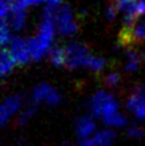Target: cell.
<instances>
[{"instance_id":"obj_23","label":"cell","mask_w":145,"mask_h":146,"mask_svg":"<svg viewBox=\"0 0 145 146\" xmlns=\"http://www.w3.org/2000/svg\"><path fill=\"white\" fill-rule=\"evenodd\" d=\"M49 1H50V4H51V5H55V4L58 3L59 0H49Z\"/></svg>"},{"instance_id":"obj_15","label":"cell","mask_w":145,"mask_h":146,"mask_svg":"<svg viewBox=\"0 0 145 146\" xmlns=\"http://www.w3.org/2000/svg\"><path fill=\"white\" fill-rule=\"evenodd\" d=\"M35 111H36V105H34V104H32L30 106H28L27 109H25L18 117V124L19 126H23V124L27 123L29 121V118L35 113Z\"/></svg>"},{"instance_id":"obj_4","label":"cell","mask_w":145,"mask_h":146,"mask_svg":"<svg viewBox=\"0 0 145 146\" xmlns=\"http://www.w3.org/2000/svg\"><path fill=\"white\" fill-rule=\"evenodd\" d=\"M30 102L34 105H38L39 103H46L47 105L55 106L61 103V96L58 92L55 91L53 87L47 83H39L32 92Z\"/></svg>"},{"instance_id":"obj_19","label":"cell","mask_w":145,"mask_h":146,"mask_svg":"<svg viewBox=\"0 0 145 146\" xmlns=\"http://www.w3.org/2000/svg\"><path fill=\"white\" fill-rule=\"evenodd\" d=\"M105 85L109 86V87H114L116 86L118 81H120V76H118V74H116V72H110V74H108L105 76Z\"/></svg>"},{"instance_id":"obj_17","label":"cell","mask_w":145,"mask_h":146,"mask_svg":"<svg viewBox=\"0 0 145 146\" xmlns=\"http://www.w3.org/2000/svg\"><path fill=\"white\" fill-rule=\"evenodd\" d=\"M11 12V5L10 0H0V13H1V19H6L7 15Z\"/></svg>"},{"instance_id":"obj_2","label":"cell","mask_w":145,"mask_h":146,"mask_svg":"<svg viewBox=\"0 0 145 146\" xmlns=\"http://www.w3.org/2000/svg\"><path fill=\"white\" fill-rule=\"evenodd\" d=\"M67 54V66L68 68H77L85 66L88 68L93 56L88 52L85 45L79 42H70L65 46Z\"/></svg>"},{"instance_id":"obj_14","label":"cell","mask_w":145,"mask_h":146,"mask_svg":"<svg viewBox=\"0 0 145 146\" xmlns=\"http://www.w3.org/2000/svg\"><path fill=\"white\" fill-rule=\"evenodd\" d=\"M103 122H104L106 126H110V127H123L126 124V118L122 116L121 113H115V115H111L106 118H103Z\"/></svg>"},{"instance_id":"obj_8","label":"cell","mask_w":145,"mask_h":146,"mask_svg":"<svg viewBox=\"0 0 145 146\" xmlns=\"http://www.w3.org/2000/svg\"><path fill=\"white\" fill-rule=\"evenodd\" d=\"M96 130V123L93 121V118L90 116H84L81 117L76 123V133L81 139L88 138Z\"/></svg>"},{"instance_id":"obj_6","label":"cell","mask_w":145,"mask_h":146,"mask_svg":"<svg viewBox=\"0 0 145 146\" xmlns=\"http://www.w3.org/2000/svg\"><path fill=\"white\" fill-rule=\"evenodd\" d=\"M21 104H22V97L19 94L9 96L7 98L4 99L1 108H0V121H1V124H5L7 122L10 116H12L19 109Z\"/></svg>"},{"instance_id":"obj_3","label":"cell","mask_w":145,"mask_h":146,"mask_svg":"<svg viewBox=\"0 0 145 146\" xmlns=\"http://www.w3.org/2000/svg\"><path fill=\"white\" fill-rule=\"evenodd\" d=\"M55 25L63 35H71L77 30V23L74 21L72 12L68 6H59L55 10Z\"/></svg>"},{"instance_id":"obj_5","label":"cell","mask_w":145,"mask_h":146,"mask_svg":"<svg viewBox=\"0 0 145 146\" xmlns=\"http://www.w3.org/2000/svg\"><path fill=\"white\" fill-rule=\"evenodd\" d=\"M10 53L13 57L16 64L23 65L32 59V53L29 48V41L28 39H21V38H13L10 41Z\"/></svg>"},{"instance_id":"obj_11","label":"cell","mask_w":145,"mask_h":146,"mask_svg":"<svg viewBox=\"0 0 145 146\" xmlns=\"http://www.w3.org/2000/svg\"><path fill=\"white\" fill-rule=\"evenodd\" d=\"M16 65L13 57L10 53V51L7 48H3L1 52V63H0V69H1V76H6L7 72L11 71L12 66Z\"/></svg>"},{"instance_id":"obj_20","label":"cell","mask_w":145,"mask_h":146,"mask_svg":"<svg viewBox=\"0 0 145 146\" xmlns=\"http://www.w3.org/2000/svg\"><path fill=\"white\" fill-rule=\"evenodd\" d=\"M118 11H117V9L115 7V5H114L112 3L111 4H109V6H108V9H106V17L110 19V21H112L114 18L116 17V13H117Z\"/></svg>"},{"instance_id":"obj_9","label":"cell","mask_w":145,"mask_h":146,"mask_svg":"<svg viewBox=\"0 0 145 146\" xmlns=\"http://www.w3.org/2000/svg\"><path fill=\"white\" fill-rule=\"evenodd\" d=\"M116 138V134L111 129H103L97 132L93 137V140L96 143V146H110Z\"/></svg>"},{"instance_id":"obj_13","label":"cell","mask_w":145,"mask_h":146,"mask_svg":"<svg viewBox=\"0 0 145 146\" xmlns=\"http://www.w3.org/2000/svg\"><path fill=\"white\" fill-rule=\"evenodd\" d=\"M140 56L137 51L134 50H128L127 51V63H126V66H125V70L126 71H134L138 69L139 64H140Z\"/></svg>"},{"instance_id":"obj_7","label":"cell","mask_w":145,"mask_h":146,"mask_svg":"<svg viewBox=\"0 0 145 146\" xmlns=\"http://www.w3.org/2000/svg\"><path fill=\"white\" fill-rule=\"evenodd\" d=\"M126 106L129 111H132L138 118H145V99L139 94L138 92L133 93L132 96H129L127 99Z\"/></svg>"},{"instance_id":"obj_1","label":"cell","mask_w":145,"mask_h":146,"mask_svg":"<svg viewBox=\"0 0 145 146\" xmlns=\"http://www.w3.org/2000/svg\"><path fill=\"white\" fill-rule=\"evenodd\" d=\"M90 109L94 116L106 118L117 113V102L104 91H98L90 100Z\"/></svg>"},{"instance_id":"obj_24","label":"cell","mask_w":145,"mask_h":146,"mask_svg":"<svg viewBox=\"0 0 145 146\" xmlns=\"http://www.w3.org/2000/svg\"><path fill=\"white\" fill-rule=\"evenodd\" d=\"M61 146H71V145H70L69 143H63V144H62Z\"/></svg>"},{"instance_id":"obj_18","label":"cell","mask_w":145,"mask_h":146,"mask_svg":"<svg viewBox=\"0 0 145 146\" xmlns=\"http://www.w3.org/2000/svg\"><path fill=\"white\" fill-rule=\"evenodd\" d=\"M127 135L129 138H136L139 139L144 135V129L140 128L139 126H133V127H129L127 130Z\"/></svg>"},{"instance_id":"obj_16","label":"cell","mask_w":145,"mask_h":146,"mask_svg":"<svg viewBox=\"0 0 145 146\" xmlns=\"http://www.w3.org/2000/svg\"><path fill=\"white\" fill-rule=\"evenodd\" d=\"M9 23H7V18L6 19H1V35H0V39H1V45L4 46L5 48V45L7 42L11 41V33H10V29H9Z\"/></svg>"},{"instance_id":"obj_10","label":"cell","mask_w":145,"mask_h":146,"mask_svg":"<svg viewBox=\"0 0 145 146\" xmlns=\"http://www.w3.org/2000/svg\"><path fill=\"white\" fill-rule=\"evenodd\" d=\"M50 60L55 66H63L67 65V54L64 47H57L50 51Z\"/></svg>"},{"instance_id":"obj_21","label":"cell","mask_w":145,"mask_h":146,"mask_svg":"<svg viewBox=\"0 0 145 146\" xmlns=\"http://www.w3.org/2000/svg\"><path fill=\"white\" fill-rule=\"evenodd\" d=\"M79 146H96V143L93 138H85V139H80Z\"/></svg>"},{"instance_id":"obj_12","label":"cell","mask_w":145,"mask_h":146,"mask_svg":"<svg viewBox=\"0 0 145 146\" xmlns=\"http://www.w3.org/2000/svg\"><path fill=\"white\" fill-rule=\"evenodd\" d=\"M25 11H11L9 25L15 30H21L25 24Z\"/></svg>"},{"instance_id":"obj_22","label":"cell","mask_w":145,"mask_h":146,"mask_svg":"<svg viewBox=\"0 0 145 146\" xmlns=\"http://www.w3.org/2000/svg\"><path fill=\"white\" fill-rule=\"evenodd\" d=\"M137 92H138L139 94H140V96H142V97L145 99V85H144L143 87H140V88H139V90H138Z\"/></svg>"}]
</instances>
